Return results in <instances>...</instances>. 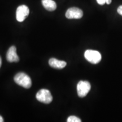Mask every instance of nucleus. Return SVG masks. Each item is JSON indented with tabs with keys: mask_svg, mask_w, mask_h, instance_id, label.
<instances>
[{
	"mask_svg": "<svg viewBox=\"0 0 122 122\" xmlns=\"http://www.w3.org/2000/svg\"><path fill=\"white\" fill-rule=\"evenodd\" d=\"M14 81L17 84L24 88L28 89L32 85L31 79L30 76L23 72H19L15 76Z\"/></svg>",
	"mask_w": 122,
	"mask_h": 122,
	"instance_id": "f257e3e1",
	"label": "nucleus"
},
{
	"mask_svg": "<svg viewBox=\"0 0 122 122\" xmlns=\"http://www.w3.org/2000/svg\"><path fill=\"white\" fill-rule=\"evenodd\" d=\"M36 99L41 102L48 104L53 101V97L48 89H42L38 92L36 96Z\"/></svg>",
	"mask_w": 122,
	"mask_h": 122,
	"instance_id": "f03ea898",
	"label": "nucleus"
},
{
	"mask_svg": "<svg viewBox=\"0 0 122 122\" xmlns=\"http://www.w3.org/2000/svg\"><path fill=\"white\" fill-rule=\"evenodd\" d=\"M85 59L92 64H97L101 60V55L98 51L93 50H87L84 53Z\"/></svg>",
	"mask_w": 122,
	"mask_h": 122,
	"instance_id": "7ed1b4c3",
	"label": "nucleus"
},
{
	"mask_svg": "<svg viewBox=\"0 0 122 122\" xmlns=\"http://www.w3.org/2000/svg\"><path fill=\"white\" fill-rule=\"evenodd\" d=\"M91 88V84L87 81H79L77 85V92L79 97H85L89 93Z\"/></svg>",
	"mask_w": 122,
	"mask_h": 122,
	"instance_id": "20e7f679",
	"label": "nucleus"
},
{
	"mask_svg": "<svg viewBox=\"0 0 122 122\" xmlns=\"http://www.w3.org/2000/svg\"><path fill=\"white\" fill-rule=\"evenodd\" d=\"M30 13L28 7L25 5H20L18 7L16 11V20L19 22H23Z\"/></svg>",
	"mask_w": 122,
	"mask_h": 122,
	"instance_id": "39448f33",
	"label": "nucleus"
},
{
	"mask_svg": "<svg viewBox=\"0 0 122 122\" xmlns=\"http://www.w3.org/2000/svg\"><path fill=\"white\" fill-rule=\"evenodd\" d=\"M83 15V12L77 7H71L68 9L66 13V17L67 19H80Z\"/></svg>",
	"mask_w": 122,
	"mask_h": 122,
	"instance_id": "423d86ee",
	"label": "nucleus"
},
{
	"mask_svg": "<svg viewBox=\"0 0 122 122\" xmlns=\"http://www.w3.org/2000/svg\"><path fill=\"white\" fill-rule=\"evenodd\" d=\"M6 59L9 62H18L19 61L16 53V49L14 46H12L9 49L6 54Z\"/></svg>",
	"mask_w": 122,
	"mask_h": 122,
	"instance_id": "0eeeda50",
	"label": "nucleus"
},
{
	"mask_svg": "<svg viewBox=\"0 0 122 122\" xmlns=\"http://www.w3.org/2000/svg\"><path fill=\"white\" fill-rule=\"evenodd\" d=\"M49 64L53 68L56 69H62L65 67L67 63L65 61H59L56 58H51L49 61Z\"/></svg>",
	"mask_w": 122,
	"mask_h": 122,
	"instance_id": "6e6552de",
	"label": "nucleus"
},
{
	"mask_svg": "<svg viewBox=\"0 0 122 122\" xmlns=\"http://www.w3.org/2000/svg\"><path fill=\"white\" fill-rule=\"evenodd\" d=\"M42 4L48 11H53L57 9V4L53 0H42Z\"/></svg>",
	"mask_w": 122,
	"mask_h": 122,
	"instance_id": "1a4fd4ad",
	"label": "nucleus"
},
{
	"mask_svg": "<svg viewBox=\"0 0 122 122\" xmlns=\"http://www.w3.org/2000/svg\"><path fill=\"white\" fill-rule=\"evenodd\" d=\"M67 122H81V120L80 118H77L75 116H70L67 119Z\"/></svg>",
	"mask_w": 122,
	"mask_h": 122,
	"instance_id": "9d476101",
	"label": "nucleus"
},
{
	"mask_svg": "<svg viewBox=\"0 0 122 122\" xmlns=\"http://www.w3.org/2000/svg\"><path fill=\"white\" fill-rule=\"evenodd\" d=\"M96 1L100 5H103L106 3V0H96Z\"/></svg>",
	"mask_w": 122,
	"mask_h": 122,
	"instance_id": "9b49d317",
	"label": "nucleus"
},
{
	"mask_svg": "<svg viewBox=\"0 0 122 122\" xmlns=\"http://www.w3.org/2000/svg\"><path fill=\"white\" fill-rule=\"evenodd\" d=\"M117 11H118V13L120 15H121L122 16V5L119 6L118 9H117Z\"/></svg>",
	"mask_w": 122,
	"mask_h": 122,
	"instance_id": "f8f14e48",
	"label": "nucleus"
},
{
	"mask_svg": "<svg viewBox=\"0 0 122 122\" xmlns=\"http://www.w3.org/2000/svg\"><path fill=\"white\" fill-rule=\"evenodd\" d=\"M111 1H112L111 0H106V3L107 5H109L111 3Z\"/></svg>",
	"mask_w": 122,
	"mask_h": 122,
	"instance_id": "ddd939ff",
	"label": "nucleus"
},
{
	"mask_svg": "<svg viewBox=\"0 0 122 122\" xmlns=\"http://www.w3.org/2000/svg\"><path fill=\"white\" fill-rule=\"evenodd\" d=\"M4 122V119H3V118L0 115V122Z\"/></svg>",
	"mask_w": 122,
	"mask_h": 122,
	"instance_id": "4468645a",
	"label": "nucleus"
},
{
	"mask_svg": "<svg viewBox=\"0 0 122 122\" xmlns=\"http://www.w3.org/2000/svg\"><path fill=\"white\" fill-rule=\"evenodd\" d=\"M1 65H2V59H1V58L0 57V68H1Z\"/></svg>",
	"mask_w": 122,
	"mask_h": 122,
	"instance_id": "2eb2a0df",
	"label": "nucleus"
}]
</instances>
